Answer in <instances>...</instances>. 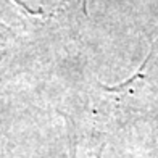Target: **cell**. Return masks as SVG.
Listing matches in <instances>:
<instances>
[{
  "mask_svg": "<svg viewBox=\"0 0 158 158\" xmlns=\"http://www.w3.org/2000/svg\"><path fill=\"white\" fill-rule=\"evenodd\" d=\"M61 116L66 119V126H68V129H69V134H68V140H69V150H71V155H69V158H76V139H74V142H73V121H71L66 114L64 113H60Z\"/></svg>",
  "mask_w": 158,
  "mask_h": 158,
  "instance_id": "cell-1",
  "label": "cell"
}]
</instances>
